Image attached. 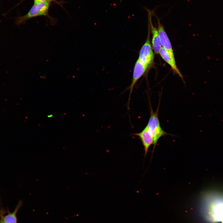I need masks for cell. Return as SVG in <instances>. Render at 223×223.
Here are the masks:
<instances>
[{"label":"cell","mask_w":223,"mask_h":223,"mask_svg":"<svg viewBox=\"0 0 223 223\" xmlns=\"http://www.w3.org/2000/svg\"><path fill=\"white\" fill-rule=\"evenodd\" d=\"M200 212L208 223H223V186L211 187L202 194Z\"/></svg>","instance_id":"cell-1"},{"label":"cell","mask_w":223,"mask_h":223,"mask_svg":"<svg viewBox=\"0 0 223 223\" xmlns=\"http://www.w3.org/2000/svg\"><path fill=\"white\" fill-rule=\"evenodd\" d=\"M160 103V102H159L158 106L155 112L153 111L151 103L150 104V116L146 125L153 139L154 148L153 151L155 149L160 138L162 136L169 134L168 133L163 129L160 125L158 118Z\"/></svg>","instance_id":"cell-2"},{"label":"cell","mask_w":223,"mask_h":223,"mask_svg":"<svg viewBox=\"0 0 223 223\" xmlns=\"http://www.w3.org/2000/svg\"><path fill=\"white\" fill-rule=\"evenodd\" d=\"M51 2L48 0H46L42 3L33 4L26 14L16 18L15 24L20 25L28 20L37 16H45L49 17L48 11Z\"/></svg>","instance_id":"cell-3"},{"label":"cell","mask_w":223,"mask_h":223,"mask_svg":"<svg viewBox=\"0 0 223 223\" xmlns=\"http://www.w3.org/2000/svg\"><path fill=\"white\" fill-rule=\"evenodd\" d=\"M149 30L147 37L144 44L139 51L138 59L148 68L153 64L154 54L150 41V29Z\"/></svg>","instance_id":"cell-4"},{"label":"cell","mask_w":223,"mask_h":223,"mask_svg":"<svg viewBox=\"0 0 223 223\" xmlns=\"http://www.w3.org/2000/svg\"><path fill=\"white\" fill-rule=\"evenodd\" d=\"M148 68L144 65L138 59L136 62L133 70L131 82L128 89L129 90V94L128 102V107L130 99L134 87L140 78L145 73Z\"/></svg>","instance_id":"cell-5"},{"label":"cell","mask_w":223,"mask_h":223,"mask_svg":"<svg viewBox=\"0 0 223 223\" xmlns=\"http://www.w3.org/2000/svg\"><path fill=\"white\" fill-rule=\"evenodd\" d=\"M152 14L157 18L158 23V30L160 36L162 47L169 52L174 57L173 50L169 39L164 30L163 26L160 23L158 18L156 16L153 11Z\"/></svg>","instance_id":"cell-6"},{"label":"cell","mask_w":223,"mask_h":223,"mask_svg":"<svg viewBox=\"0 0 223 223\" xmlns=\"http://www.w3.org/2000/svg\"><path fill=\"white\" fill-rule=\"evenodd\" d=\"M146 9L147 10L149 14L148 23L151 28L152 33V48L155 53L158 54L159 53L162 47L159 32L158 29L154 26L152 22L151 16L152 12L151 11L147 9Z\"/></svg>","instance_id":"cell-7"},{"label":"cell","mask_w":223,"mask_h":223,"mask_svg":"<svg viewBox=\"0 0 223 223\" xmlns=\"http://www.w3.org/2000/svg\"><path fill=\"white\" fill-rule=\"evenodd\" d=\"M23 204V201L20 200L14 210L11 212L7 209V214L5 215L6 210L4 208L0 209V219L5 223H17V213Z\"/></svg>","instance_id":"cell-8"},{"label":"cell","mask_w":223,"mask_h":223,"mask_svg":"<svg viewBox=\"0 0 223 223\" xmlns=\"http://www.w3.org/2000/svg\"><path fill=\"white\" fill-rule=\"evenodd\" d=\"M134 135L139 137L143 146L144 149V156L145 157L148 152L150 146L154 144V140L152 136L150 133L146 126L141 132L134 133Z\"/></svg>","instance_id":"cell-9"},{"label":"cell","mask_w":223,"mask_h":223,"mask_svg":"<svg viewBox=\"0 0 223 223\" xmlns=\"http://www.w3.org/2000/svg\"><path fill=\"white\" fill-rule=\"evenodd\" d=\"M159 54L163 60L170 66L174 72L177 74L183 80V77L176 65L174 57L163 47L161 48Z\"/></svg>","instance_id":"cell-10"},{"label":"cell","mask_w":223,"mask_h":223,"mask_svg":"<svg viewBox=\"0 0 223 223\" xmlns=\"http://www.w3.org/2000/svg\"><path fill=\"white\" fill-rule=\"evenodd\" d=\"M46 0H33V4H37L44 2Z\"/></svg>","instance_id":"cell-11"},{"label":"cell","mask_w":223,"mask_h":223,"mask_svg":"<svg viewBox=\"0 0 223 223\" xmlns=\"http://www.w3.org/2000/svg\"><path fill=\"white\" fill-rule=\"evenodd\" d=\"M0 223H5L2 221L0 219Z\"/></svg>","instance_id":"cell-12"},{"label":"cell","mask_w":223,"mask_h":223,"mask_svg":"<svg viewBox=\"0 0 223 223\" xmlns=\"http://www.w3.org/2000/svg\"><path fill=\"white\" fill-rule=\"evenodd\" d=\"M48 0L50 1L51 2H52V1H55V0Z\"/></svg>","instance_id":"cell-13"}]
</instances>
